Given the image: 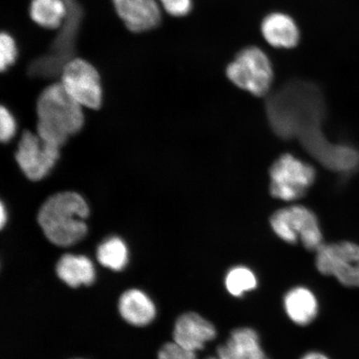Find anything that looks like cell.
<instances>
[{"instance_id":"cell-1","label":"cell","mask_w":359,"mask_h":359,"mask_svg":"<svg viewBox=\"0 0 359 359\" xmlns=\"http://www.w3.org/2000/svg\"><path fill=\"white\" fill-rule=\"evenodd\" d=\"M266 114L273 131L282 139H297L325 168L348 174L359 169V151L327 141L322 132L326 104L320 88L309 81L292 80L271 94Z\"/></svg>"},{"instance_id":"cell-2","label":"cell","mask_w":359,"mask_h":359,"mask_svg":"<svg viewBox=\"0 0 359 359\" xmlns=\"http://www.w3.org/2000/svg\"><path fill=\"white\" fill-rule=\"evenodd\" d=\"M88 205L82 196L65 191L53 195L44 202L38 222L49 241L57 246L77 244L88 233Z\"/></svg>"},{"instance_id":"cell-3","label":"cell","mask_w":359,"mask_h":359,"mask_svg":"<svg viewBox=\"0 0 359 359\" xmlns=\"http://www.w3.org/2000/svg\"><path fill=\"white\" fill-rule=\"evenodd\" d=\"M37 134L45 142L58 147L83 128L82 106L75 101L61 83L50 85L37 102Z\"/></svg>"},{"instance_id":"cell-4","label":"cell","mask_w":359,"mask_h":359,"mask_svg":"<svg viewBox=\"0 0 359 359\" xmlns=\"http://www.w3.org/2000/svg\"><path fill=\"white\" fill-rule=\"evenodd\" d=\"M226 76L238 88L255 96L263 97L271 90L273 71L266 53L252 46L238 53L228 65Z\"/></svg>"},{"instance_id":"cell-5","label":"cell","mask_w":359,"mask_h":359,"mask_svg":"<svg viewBox=\"0 0 359 359\" xmlns=\"http://www.w3.org/2000/svg\"><path fill=\"white\" fill-rule=\"evenodd\" d=\"M271 226L278 237L289 244L299 241L305 249L316 251L324 244L320 223L312 210L294 205L273 213Z\"/></svg>"},{"instance_id":"cell-6","label":"cell","mask_w":359,"mask_h":359,"mask_svg":"<svg viewBox=\"0 0 359 359\" xmlns=\"http://www.w3.org/2000/svg\"><path fill=\"white\" fill-rule=\"evenodd\" d=\"M316 172L311 165L290 154L282 155L269 170L271 195L282 201L302 198L313 185Z\"/></svg>"},{"instance_id":"cell-7","label":"cell","mask_w":359,"mask_h":359,"mask_svg":"<svg viewBox=\"0 0 359 359\" xmlns=\"http://www.w3.org/2000/svg\"><path fill=\"white\" fill-rule=\"evenodd\" d=\"M316 268L348 288L359 289V244L340 241L323 244L316 251Z\"/></svg>"},{"instance_id":"cell-8","label":"cell","mask_w":359,"mask_h":359,"mask_svg":"<svg viewBox=\"0 0 359 359\" xmlns=\"http://www.w3.org/2000/svg\"><path fill=\"white\" fill-rule=\"evenodd\" d=\"M61 84L82 107L100 109L102 88L100 74L90 62L74 58L62 66Z\"/></svg>"},{"instance_id":"cell-9","label":"cell","mask_w":359,"mask_h":359,"mask_svg":"<svg viewBox=\"0 0 359 359\" xmlns=\"http://www.w3.org/2000/svg\"><path fill=\"white\" fill-rule=\"evenodd\" d=\"M60 147L45 142L38 134L22 135L15 158L22 172L31 181H40L51 172L60 158Z\"/></svg>"},{"instance_id":"cell-10","label":"cell","mask_w":359,"mask_h":359,"mask_svg":"<svg viewBox=\"0 0 359 359\" xmlns=\"http://www.w3.org/2000/svg\"><path fill=\"white\" fill-rule=\"evenodd\" d=\"M217 337V330L212 323L195 312L182 314L173 330L174 343L196 353L213 342Z\"/></svg>"},{"instance_id":"cell-11","label":"cell","mask_w":359,"mask_h":359,"mask_svg":"<svg viewBox=\"0 0 359 359\" xmlns=\"http://www.w3.org/2000/svg\"><path fill=\"white\" fill-rule=\"evenodd\" d=\"M116 13L133 33H143L160 25L161 13L156 0H112Z\"/></svg>"},{"instance_id":"cell-12","label":"cell","mask_w":359,"mask_h":359,"mask_svg":"<svg viewBox=\"0 0 359 359\" xmlns=\"http://www.w3.org/2000/svg\"><path fill=\"white\" fill-rule=\"evenodd\" d=\"M283 308L287 318L297 326H308L320 313V302L316 294L306 286H295L286 292Z\"/></svg>"},{"instance_id":"cell-13","label":"cell","mask_w":359,"mask_h":359,"mask_svg":"<svg viewBox=\"0 0 359 359\" xmlns=\"http://www.w3.org/2000/svg\"><path fill=\"white\" fill-rule=\"evenodd\" d=\"M217 351L231 359H269L257 332L250 327L233 330L226 344L219 345Z\"/></svg>"},{"instance_id":"cell-14","label":"cell","mask_w":359,"mask_h":359,"mask_svg":"<svg viewBox=\"0 0 359 359\" xmlns=\"http://www.w3.org/2000/svg\"><path fill=\"white\" fill-rule=\"evenodd\" d=\"M264 39L273 47L292 48L297 46L300 33L297 25L290 16L283 13H272L262 24Z\"/></svg>"},{"instance_id":"cell-15","label":"cell","mask_w":359,"mask_h":359,"mask_svg":"<svg viewBox=\"0 0 359 359\" xmlns=\"http://www.w3.org/2000/svg\"><path fill=\"white\" fill-rule=\"evenodd\" d=\"M119 311L124 320L135 326H145L154 320L156 308L148 296L138 290L126 291L119 300Z\"/></svg>"},{"instance_id":"cell-16","label":"cell","mask_w":359,"mask_h":359,"mask_svg":"<svg viewBox=\"0 0 359 359\" xmlns=\"http://www.w3.org/2000/svg\"><path fill=\"white\" fill-rule=\"evenodd\" d=\"M56 271L60 280L73 288L91 285L95 280L93 264L84 255H65L57 262Z\"/></svg>"},{"instance_id":"cell-17","label":"cell","mask_w":359,"mask_h":359,"mask_svg":"<svg viewBox=\"0 0 359 359\" xmlns=\"http://www.w3.org/2000/svg\"><path fill=\"white\" fill-rule=\"evenodd\" d=\"M31 19L47 29L60 28L67 15L66 0H32L29 6Z\"/></svg>"},{"instance_id":"cell-18","label":"cell","mask_w":359,"mask_h":359,"mask_svg":"<svg viewBox=\"0 0 359 359\" xmlns=\"http://www.w3.org/2000/svg\"><path fill=\"white\" fill-rule=\"evenodd\" d=\"M258 278L252 269L244 266H237L229 269L224 279L227 293L232 297L242 298L257 288Z\"/></svg>"},{"instance_id":"cell-19","label":"cell","mask_w":359,"mask_h":359,"mask_svg":"<svg viewBox=\"0 0 359 359\" xmlns=\"http://www.w3.org/2000/svg\"><path fill=\"white\" fill-rule=\"evenodd\" d=\"M97 258L102 266L111 271H122L128 262V246L119 237L109 238L98 246Z\"/></svg>"},{"instance_id":"cell-20","label":"cell","mask_w":359,"mask_h":359,"mask_svg":"<svg viewBox=\"0 0 359 359\" xmlns=\"http://www.w3.org/2000/svg\"><path fill=\"white\" fill-rule=\"evenodd\" d=\"M18 56V48L15 39L7 32L0 36V69L6 72L15 64Z\"/></svg>"},{"instance_id":"cell-21","label":"cell","mask_w":359,"mask_h":359,"mask_svg":"<svg viewBox=\"0 0 359 359\" xmlns=\"http://www.w3.org/2000/svg\"><path fill=\"white\" fill-rule=\"evenodd\" d=\"M16 121L11 112L2 106L0 109V139L3 142H8L16 133Z\"/></svg>"},{"instance_id":"cell-22","label":"cell","mask_w":359,"mask_h":359,"mask_svg":"<svg viewBox=\"0 0 359 359\" xmlns=\"http://www.w3.org/2000/svg\"><path fill=\"white\" fill-rule=\"evenodd\" d=\"M158 359H197V354L180 347L174 342L168 343L161 348Z\"/></svg>"},{"instance_id":"cell-23","label":"cell","mask_w":359,"mask_h":359,"mask_svg":"<svg viewBox=\"0 0 359 359\" xmlns=\"http://www.w3.org/2000/svg\"><path fill=\"white\" fill-rule=\"evenodd\" d=\"M161 6L169 15L175 17H183L191 11V0H159Z\"/></svg>"},{"instance_id":"cell-24","label":"cell","mask_w":359,"mask_h":359,"mask_svg":"<svg viewBox=\"0 0 359 359\" xmlns=\"http://www.w3.org/2000/svg\"><path fill=\"white\" fill-rule=\"evenodd\" d=\"M299 359H331L325 353L320 351H309L304 353Z\"/></svg>"},{"instance_id":"cell-25","label":"cell","mask_w":359,"mask_h":359,"mask_svg":"<svg viewBox=\"0 0 359 359\" xmlns=\"http://www.w3.org/2000/svg\"><path fill=\"white\" fill-rule=\"evenodd\" d=\"M0 223H1V228H4L6 226L8 219V212L6 206H4V203L0 206Z\"/></svg>"},{"instance_id":"cell-26","label":"cell","mask_w":359,"mask_h":359,"mask_svg":"<svg viewBox=\"0 0 359 359\" xmlns=\"http://www.w3.org/2000/svg\"><path fill=\"white\" fill-rule=\"evenodd\" d=\"M205 359H231V358H229L226 355H224V354L217 351V353H215V355L210 356Z\"/></svg>"}]
</instances>
